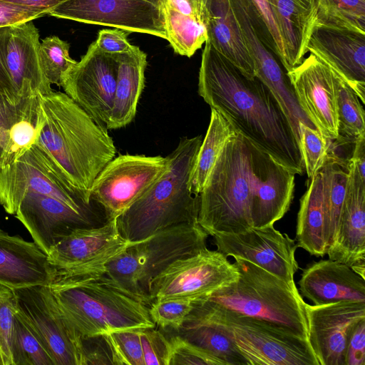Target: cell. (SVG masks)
I'll use <instances>...</instances> for the list:
<instances>
[{"label":"cell","instance_id":"cell-10","mask_svg":"<svg viewBox=\"0 0 365 365\" xmlns=\"http://www.w3.org/2000/svg\"><path fill=\"white\" fill-rule=\"evenodd\" d=\"M238 277L237 269L227 257L206 248L175 260L155 277L150 286L149 302L196 301L235 282Z\"/></svg>","mask_w":365,"mask_h":365},{"label":"cell","instance_id":"cell-43","mask_svg":"<svg viewBox=\"0 0 365 365\" xmlns=\"http://www.w3.org/2000/svg\"><path fill=\"white\" fill-rule=\"evenodd\" d=\"M171 354L168 365H221V363L195 345L178 335L169 337Z\"/></svg>","mask_w":365,"mask_h":365},{"label":"cell","instance_id":"cell-37","mask_svg":"<svg viewBox=\"0 0 365 365\" xmlns=\"http://www.w3.org/2000/svg\"><path fill=\"white\" fill-rule=\"evenodd\" d=\"M69 43L57 36L42 39L39 46L41 66L48 82L61 86L63 77L77 61L69 55Z\"/></svg>","mask_w":365,"mask_h":365},{"label":"cell","instance_id":"cell-50","mask_svg":"<svg viewBox=\"0 0 365 365\" xmlns=\"http://www.w3.org/2000/svg\"><path fill=\"white\" fill-rule=\"evenodd\" d=\"M9 4L36 9L48 14L66 0H0Z\"/></svg>","mask_w":365,"mask_h":365},{"label":"cell","instance_id":"cell-26","mask_svg":"<svg viewBox=\"0 0 365 365\" xmlns=\"http://www.w3.org/2000/svg\"><path fill=\"white\" fill-rule=\"evenodd\" d=\"M284 45L286 71L302 63L315 21V0H268Z\"/></svg>","mask_w":365,"mask_h":365},{"label":"cell","instance_id":"cell-17","mask_svg":"<svg viewBox=\"0 0 365 365\" xmlns=\"http://www.w3.org/2000/svg\"><path fill=\"white\" fill-rule=\"evenodd\" d=\"M14 216L47 255L75 230L99 226L109 220L103 210L77 211L56 198L36 193L25 195Z\"/></svg>","mask_w":365,"mask_h":365},{"label":"cell","instance_id":"cell-27","mask_svg":"<svg viewBox=\"0 0 365 365\" xmlns=\"http://www.w3.org/2000/svg\"><path fill=\"white\" fill-rule=\"evenodd\" d=\"M205 26L209 42L249 76H255L250 57L230 0H207Z\"/></svg>","mask_w":365,"mask_h":365},{"label":"cell","instance_id":"cell-21","mask_svg":"<svg viewBox=\"0 0 365 365\" xmlns=\"http://www.w3.org/2000/svg\"><path fill=\"white\" fill-rule=\"evenodd\" d=\"M348 180L336 240L327 252L365 278V180L349 160Z\"/></svg>","mask_w":365,"mask_h":365},{"label":"cell","instance_id":"cell-48","mask_svg":"<svg viewBox=\"0 0 365 365\" xmlns=\"http://www.w3.org/2000/svg\"><path fill=\"white\" fill-rule=\"evenodd\" d=\"M48 15L46 11L0 1V27L8 26Z\"/></svg>","mask_w":365,"mask_h":365},{"label":"cell","instance_id":"cell-30","mask_svg":"<svg viewBox=\"0 0 365 365\" xmlns=\"http://www.w3.org/2000/svg\"><path fill=\"white\" fill-rule=\"evenodd\" d=\"M170 333L202 349L221 365H247L231 339L209 319L189 314L180 327Z\"/></svg>","mask_w":365,"mask_h":365},{"label":"cell","instance_id":"cell-32","mask_svg":"<svg viewBox=\"0 0 365 365\" xmlns=\"http://www.w3.org/2000/svg\"><path fill=\"white\" fill-rule=\"evenodd\" d=\"M320 172L322 178V198L327 220L329 249L336 237L346 194L348 166L341 159L328 152L327 158Z\"/></svg>","mask_w":365,"mask_h":365},{"label":"cell","instance_id":"cell-44","mask_svg":"<svg viewBox=\"0 0 365 365\" xmlns=\"http://www.w3.org/2000/svg\"><path fill=\"white\" fill-rule=\"evenodd\" d=\"M82 365L114 364L105 334L81 336Z\"/></svg>","mask_w":365,"mask_h":365},{"label":"cell","instance_id":"cell-23","mask_svg":"<svg viewBox=\"0 0 365 365\" xmlns=\"http://www.w3.org/2000/svg\"><path fill=\"white\" fill-rule=\"evenodd\" d=\"M298 284L302 297L315 305L341 300L365 303V278L347 264L329 258L304 268Z\"/></svg>","mask_w":365,"mask_h":365},{"label":"cell","instance_id":"cell-19","mask_svg":"<svg viewBox=\"0 0 365 365\" xmlns=\"http://www.w3.org/2000/svg\"><path fill=\"white\" fill-rule=\"evenodd\" d=\"M308 340L319 365H345L348 337L365 319V303L341 300L306 304Z\"/></svg>","mask_w":365,"mask_h":365},{"label":"cell","instance_id":"cell-28","mask_svg":"<svg viewBox=\"0 0 365 365\" xmlns=\"http://www.w3.org/2000/svg\"><path fill=\"white\" fill-rule=\"evenodd\" d=\"M116 56L118 76L107 130L123 128L133 120L145 86L146 53L133 46L131 50L116 54Z\"/></svg>","mask_w":365,"mask_h":365},{"label":"cell","instance_id":"cell-15","mask_svg":"<svg viewBox=\"0 0 365 365\" xmlns=\"http://www.w3.org/2000/svg\"><path fill=\"white\" fill-rule=\"evenodd\" d=\"M287 75L300 107L316 129L327 140H337V93L341 78L312 53Z\"/></svg>","mask_w":365,"mask_h":365},{"label":"cell","instance_id":"cell-40","mask_svg":"<svg viewBox=\"0 0 365 365\" xmlns=\"http://www.w3.org/2000/svg\"><path fill=\"white\" fill-rule=\"evenodd\" d=\"M140 331L125 329L105 334L115 365H145Z\"/></svg>","mask_w":365,"mask_h":365},{"label":"cell","instance_id":"cell-34","mask_svg":"<svg viewBox=\"0 0 365 365\" xmlns=\"http://www.w3.org/2000/svg\"><path fill=\"white\" fill-rule=\"evenodd\" d=\"M315 7L314 25L365 32V0H315Z\"/></svg>","mask_w":365,"mask_h":365},{"label":"cell","instance_id":"cell-46","mask_svg":"<svg viewBox=\"0 0 365 365\" xmlns=\"http://www.w3.org/2000/svg\"><path fill=\"white\" fill-rule=\"evenodd\" d=\"M269 31L284 68L286 63L285 52L277 21L268 0H250Z\"/></svg>","mask_w":365,"mask_h":365},{"label":"cell","instance_id":"cell-47","mask_svg":"<svg viewBox=\"0 0 365 365\" xmlns=\"http://www.w3.org/2000/svg\"><path fill=\"white\" fill-rule=\"evenodd\" d=\"M128 34L122 29H103L98 32L95 41L98 48L104 53L119 54L133 48L127 39Z\"/></svg>","mask_w":365,"mask_h":365},{"label":"cell","instance_id":"cell-7","mask_svg":"<svg viewBox=\"0 0 365 365\" xmlns=\"http://www.w3.org/2000/svg\"><path fill=\"white\" fill-rule=\"evenodd\" d=\"M190 314L217 324L247 365H319L308 339L263 319L194 301Z\"/></svg>","mask_w":365,"mask_h":365},{"label":"cell","instance_id":"cell-35","mask_svg":"<svg viewBox=\"0 0 365 365\" xmlns=\"http://www.w3.org/2000/svg\"><path fill=\"white\" fill-rule=\"evenodd\" d=\"M337 111L338 140L354 143L356 139L365 136L364 109L361 101L342 78L338 86Z\"/></svg>","mask_w":365,"mask_h":365},{"label":"cell","instance_id":"cell-2","mask_svg":"<svg viewBox=\"0 0 365 365\" xmlns=\"http://www.w3.org/2000/svg\"><path fill=\"white\" fill-rule=\"evenodd\" d=\"M282 165L235 131L199 195L200 227L212 237L253 227L252 212L259 192Z\"/></svg>","mask_w":365,"mask_h":365},{"label":"cell","instance_id":"cell-29","mask_svg":"<svg viewBox=\"0 0 365 365\" xmlns=\"http://www.w3.org/2000/svg\"><path fill=\"white\" fill-rule=\"evenodd\" d=\"M296 240L298 247L311 255L324 257L327 255V227L320 171L310 179L308 187L300 199Z\"/></svg>","mask_w":365,"mask_h":365},{"label":"cell","instance_id":"cell-1","mask_svg":"<svg viewBox=\"0 0 365 365\" xmlns=\"http://www.w3.org/2000/svg\"><path fill=\"white\" fill-rule=\"evenodd\" d=\"M197 92L236 133L294 174L303 175L305 168L299 143L271 91L207 41L202 53Z\"/></svg>","mask_w":365,"mask_h":365},{"label":"cell","instance_id":"cell-25","mask_svg":"<svg viewBox=\"0 0 365 365\" xmlns=\"http://www.w3.org/2000/svg\"><path fill=\"white\" fill-rule=\"evenodd\" d=\"M6 142L0 169L13 163L36 143L44 122L41 95L26 93L4 98Z\"/></svg>","mask_w":365,"mask_h":365},{"label":"cell","instance_id":"cell-42","mask_svg":"<svg viewBox=\"0 0 365 365\" xmlns=\"http://www.w3.org/2000/svg\"><path fill=\"white\" fill-rule=\"evenodd\" d=\"M140 337L145 365H168L171 344L163 331L156 327L142 329Z\"/></svg>","mask_w":365,"mask_h":365},{"label":"cell","instance_id":"cell-18","mask_svg":"<svg viewBox=\"0 0 365 365\" xmlns=\"http://www.w3.org/2000/svg\"><path fill=\"white\" fill-rule=\"evenodd\" d=\"M130 243L120 234L116 218L104 224L75 230L56 244L48 254L50 264L71 273L106 270V264Z\"/></svg>","mask_w":365,"mask_h":365},{"label":"cell","instance_id":"cell-14","mask_svg":"<svg viewBox=\"0 0 365 365\" xmlns=\"http://www.w3.org/2000/svg\"><path fill=\"white\" fill-rule=\"evenodd\" d=\"M48 15L167 40L163 9L144 0H66Z\"/></svg>","mask_w":365,"mask_h":365},{"label":"cell","instance_id":"cell-31","mask_svg":"<svg viewBox=\"0 0 365 365\" xmlns=\"http://www.w3.org/2000/svg\"><path fill=\"white\" fill-rule=\"evenodd\" d=\"M235 133L227 120L211 108L209 126L202 140L188 181L189 190L195 195L202 192L206 180L227 139Z\"/></svg>","mask_w":365,"mask_h":365},{"label":"cell","instance_id":"cell-33","mask_svg":"<svg viewBox=\"0 0 365 365\" xmlns=\"http://www.w3.org/2000/svg\"><path fill=\"white\" fill-rule=\"evenodd\" d=\"M167 41L175 52L191 57L207 39L206 26L195 15L181 13L164 4Z\"/></svg>","mask_w":365,"mask_h":365},{"label":"cell","instance_id":"cell-24","mask_svg":"<svg viewBox=\"0 0 365 365\" xmlns=\"http://www.w3.org/2000/svg\"><path fill=\"white\" fill-rule=\"evenodd\" d=\"M53 267L35 242L0 228V284L13 289L48 284Z\"/></svg>","mask_w":365,"mask_h":365},{"label":"cell","instance_id":"cell-49","mask_svg":"<svg viewBox=\"0 0 365 365\" xmlns=\"http://www.w3.org/2000/svg\"><path fill=\"white\" fill-rule=\"evenodd\" d=\"M7 26L0 27V97L19 96L14 89L4 61V45Z\"/></svg>","mask_w":365,"mask_h":365},{"label":"cell","instance_id":"cell-41","mask_svg":"<svg viewBox=\"0 0 365 365\" xmlns=\"http://www.w3.org/2000/svg\"><path fill=\"white\" fill-rule=\"evenodd\" d=\"M16 309L14 289L0 284V354L3 365H13L12 346Z\"/></svg>","mask_w":365,"mask_h":365},{"label":"cell","instance_id":"cell-20","mask_svg":"<svg viewBox=\"0 0 365 365\" xmlns=\"http://www.w3.org/2000/svg\"><path fill=\"white\" fill-rule=\"evenodd\" d=\"M307 51L330 66L365 103V32L314 25Z\"/></svg>","mask_w":365,"mask_h":365},{"label":"cell","instance_id":"cell-12","mask_svg":"<svg viewBox=\"0 0 365 365\" xmlns=\"http://www.w3.org/2000/svg\"><path fill=\"white\" fill-rule=\"evenodd\" d=\"M16 312L36 334L54 365H82L81 336L58 308L48 287L14 289Z\"/></svg>","mask_w":365,"mask_h":365},{"label":"cell","instance_id":"cell-3","mask_svg":"<svg viewBox=\"0 0 365 365\" xmlns=\"http://www.w3.org/2000/svg\"><path fill=\"white\" fill-rule=\"evenodd\" d=\"M41 103L44 122L36 143L70 185L92 202L96 177L116 156L112 138L65 93L41 95Z\"/></svg>","mask_w":365,"mask_h":365},{"label":"cell","instance_id":"cell-5","mask_svg":"<svg viewBox=\"0 0 365 365\" xmlns=\"http://www.w3.org/2000/svg\"><path fill=\"white\" fill-rule=\"evenodd\" d=\"M202 135L184 137L169 155L162 177L116 218L121 236L129 243L182 223H198L200 196L187 187Z\"/></svg>","mask_w":365,"mask_h":365},{"label":"cell","instance_id":"cell-16","mask_svg":"<svg viewBox=\"0 0 365 365\" xmlns=\"http://www.w3.org/2000/svg\"><path fill=\"white\" fill-rule=\"evenodd\" d=\"M213 237L217 250L225 256L242 258L286 282H294L299 268L295 258L298 246L274 225Z\"/></svg>","mask_w":365,"mask_h":365},{"label":"cell","instance_id":"cell-8","mask_svg":"<svg viewBox=\"0 0 365 365\" xmlns=\"http://www.w3.org/2000/svg\"><path fill=\"white\" fill-rule=\"evenodd\" d=\"M208 235L199 223L168 227L140 242L130 243L106 265V271L122 287L145 300L153 279L178 259L207 247Z\"/></svg>","mask_w":365,"mask_h":365},{"label":"cell","instance_id":"cell-4","mask_svg":"<svg viewBox=\"0 0 365 365\" xmlns=\"http://www.w3.org/2000/svg\"><path fill=\"white\" fill-rule=\"evenodd\" d=\"M46 285L63 316L81 336L155 327L149 304L106 270L71 273L53 267Z\"/></svg>","mask_w":365,"mask_h":365},{"label":"cell","instance_id":"cell-52","mask_svg":"<svg viewBox=\"0 0 365 365\" xmlns=\"http://www.w3.org/2000/svg\"><path fill=\"white\" fill-rule=\"evenodd\" d=\"M197 2L200 5V7L201 9V11H202V16H203V19H204V22H205V5H206V2H207V0H197Z\"/></svg>","mask_w":365,"mask_h":365},{"label":"cell","instance_id":"cell-22","mask_svg":"<svg viewBox=\"0 0 365 365\" xmlns=\"http://www.w3.org/2000/svg\"><path fill=\"white\" fill-rule=\"evenodd\" d=\"M40 43L34 20L7 26L4 61L18 96L26 93L43 96L53 91L41 66Z\"/></svg>","mask_w":365,"mask_h":365},{"label":"cell","instance_id":"cell-38","mask_svg":"<svg viewBox=\"0 0 365 365\" xmlns=\"http://www.w3.org/2000/svg\"><path fill=\"white\" fill-rule=\"evenodd\" d=\"M299 148L309 179L319 173L328 156L329 140L316 128L299 123Z\"/></svg>","mask_w":365,"mask_h":365},{"label":"cell","instance_id":"cell-36","mask_svg":"<svg viewBox=\"0 0 365 365\" xmlns=\"http://www.w3.org/2000/svg\"><path fill=\"white\" fill-rule=\"evenodd\" d=\"M12 358L13 365H54L51 357L36 334L16 312L14 319Z\"/></svg>","mask_w":365,"mask_h":365},{"label":"cell","instance_id":"cell-51","mask_svg":"<svg viewBox=\"0 0 365 365\" xmlns=\"http://www.w3.org/2000/svg\"><path fill=\"white\" fill-rule=\"evenodd\" d=\"M352 156L349 160L356 166L360 177L365 180V136L354 142Z\"/></svg>","mask_w":365,"mask_h":365},{"label":"cell","instance_id":"cell-9","mask_svg":"<svg viewBox=\"0 0 365 365\" xmlns=\"http://www.w3.org/2000/svg\"><path fill=\"white\" fill-rule=\"evenodd\" d=\"M29 193L56 198L80 212L103 210L94 200L91 203L86 202L70 185L54 162L37 143L13 163L0 169V205L7 213L14 215L21 200Z\"/></svg>","mask_w":365,"mask_h":365},{"label":"cell","instance_id":"cell-6","mask_svg":"<svg viewBox=\"0 0 365 365\" xmlns=\"http://www.w3.org/2000/svg\"><path fill=\"white\" fill-rule=\"evenodd\" d=\"M235 259L238 279L196 301L270 322L308 339L307 303L294 282H286L242 258Z\"/></svg>","mask_w":365,"mask_h":365},{"label":"cell","instance_id":"cell-39","mask_svg":"<svg viewBox=\"0 0 365 365\" xmlns=\"http://www.w3.org/2000/svg\"><path fill=\"white\" fill-rule=\"evenodd\" d=\"M189 299L154 300L149 305V314L155 327L165 331H177L193 308Z\"/></svg>","mask_w":365,"mask_h":365},{"label":"cell","instance_id":"cell-11","mask_svg":"<svg viewBox=\"0 0 365 365\" xmlns=\"http://www.w3.org/2000/svg\"><path fill=\"white\" fill-rule=\"evenodd\" d=\"M168 166V156L118 155L96 177L91 198L108 219L117 218L149 190Z\"/></svg>","mask_w":365,"mask_h":365},{"label":"cell","instance_id":"cell-13","mask_svg":"<svg viewBox=\"0 0 365 365\" xmlns=\"http://www.w3.org/2000/svg\"><path fill=\"white\" fill-rule=\"evenodd\" d=\"M118 62L116 54L92 43L80 61L63 77L61 86L96 123L106 128L115 96Z\"/></svg>","mask_w":365,"mask_h":365},{"label":"cell","instance_id":"cell-54","mask_svg":"<svg viewBox=\"0 0 365 365\" xmlns=\"http://www.w3.org/2000/svg\"><path fill=\"white\" fill-rule=\"evenodd\" d=\"M0 365H3L1 354H0Z\"/></svg>","mask_w":365,"mask_h":365},{"label":"cell","instance_id":"cell-53","mask_svg":"<svg viewBox=\"0 0 365 365\" xmlns=\"http://www.w3.org/2000/svg\"><path fill=\"white\" fill-rule=\"evenodd\" d=\"M148 2H150L158 6L161 7L163 9V5L165 0H144Z\"/></svg>","mask_w":365,"mask_h":365},{"label":"cell","instance_id":"cell-45","mask_svg":"<svg viewBox=\"0 0 365 365\" xmlns=\"http://www.w3.org/2000/svg\"><path fill=\"white\" fill-rule=\"evenodd\" d=\"M345 365H365V319L359 321L348 337Z\"/></svg>","mask_w":365,"mask_h":365}]
</instances>
